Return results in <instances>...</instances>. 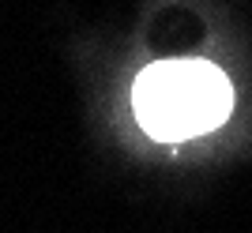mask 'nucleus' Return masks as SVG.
<instances>
[{
  "label": "nucleus",
  "instance_id": "1",
  "mask_svg": "<svg viewBox=\"0 0 252 233\" xmlns=\"http://www.w3.org/2000/svg\"><path fill=\"white\" fill-rule=\"evenodd\" d=\"M132 109L151 139L185 143L233 113V83L211 60H158L136 79Z\"/></svg>",
  "mask_w": 252,
  "mask_h": 233
}]
</instances>
